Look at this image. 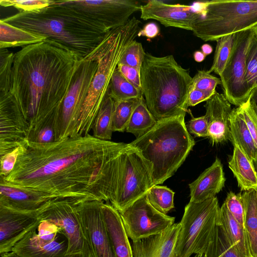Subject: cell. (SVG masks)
Listing matches in <instances>:
<instances>
[{
  "mask_svg": "<svg viewBox=\"0 0 257 257\" xmlns=\"http://www.w3.org/2000/svg\"><path fill=\"white\" fill-rule=\"evenodd\" d=\"M103 201L90 200L83 202L80 215L92 257H115L104 222Z\"/></svg>",
  "mask_w": 257,
  "mask_h": 257,
  "instance_id": "e0dca14e",
  "label": "cell"
},
{
  "mask_svg": "<svg viewBox=\"0 0 257 257\" xmlns=\"http://www.w3.org/2000/svg\"><path fill=\"white\" fill-rule=\"evenodd\" d=\"M185 116L157 120L149 132L129 143L152 164L154 186L171 177L195 144L187 128Z\"/></svg>",
  "mask_w": 257,
  "mask_h": 257,
  "instance_id": "5b68a950",
  "label": "cell"
},
{
  "mask_svg": "<svg viewBox=\"0 0 257 257\" xmlns=\"http://www.w3.org/2000/svg\"><path fill=\"white\" fill-rule=\"evenodd\" d=\"M37 229L26 234L11 251L20 257H64L68 240L58 228L50 222L42 221L38 233Z\"/></svg>",
  "mask_w": 257,
  "mask_h": 257,
  "instance_id": "9a60e30c",
  "label": "cell"
},
{
  "mask_svg": "<svg viewBox=\"0 0 257 257\" xmlns=\"http://www.w3.org/2000/svg\"><path fill=\"white\" fill-rule=\"evenodd\" d=\"M157 122V120L147 107L143 97L139 100L134 108L125 131L137 138L149 132Z\"/></svg>",
  "mask_w": 257,
  "mask_h": 257,
  "instance_id": "f1b7e54d",
  "label": "cell"
},
{
  "mask_svg": "<svg viewBox=\"0 0 257 257\" xmlns=\"http://www.w3.org/2000/svg\"><path fill=\"white\" fill-rule=\"evenodd\" d=\"M215 92L205 91L196 89H191L187 100L188 107L189 106H194L202 102L206 101Z\"/></svg>",
  "mask_w": 257,
  "mask_h": 257,
  "instance_id": "bcb514c9",
  "label": "cell"
},
{
  "mask_svg": "<svg viewBox=\"0 0 257 257\" xmlns=\"http://www.w3.org/2000/svg\"><path fill=\"white\" fill-rule=\"evenodd\" d=\"M140 73L146 104L157 120L186 114L192 77L172 55L146 53Z\"/></svg>",
  "mask_w": 257,
  "mask_h": 257,
  "instance_id": "277c9868",
  "label": "cell"
},
{
  "mask_svg": "<svg viewBox=\"0 0 257 257\" xmlns=\"http://www.w3.org/2000/svg\"><path fill=\"white\" fill-rule=\"evenodd\" d=\"M19 153V147L0 157V178L8 176L13 170Z\"/></svg>",
  "mask_w": 257,
  "mask_h": 257,
  "instance_id": "ee69618b",
  "label": "cell"
},
{
  "mask_svg": "<svg viewBox=\"0 0 257 257\" xmlns=\"http://www.w3.org/2000/svg\"><path fill=\"white\" fill-rule=\"evenodd\" d=\"M252 29L254 35L257 38V26L253 28Z\"/></svg>",
  "mask_w": 257,
  "mask_h": 257,
  "instance_id": "11a10c76",
  "label": "cell"
},
{
  "mask_svg": "<svg viewBox=\"0 0 257 257\" xmlns=\"http://www.w3.org/2000/svg\"><path fill=\"white\" fill-rule=\"evenodd\" d=\"M2 20L55 41L83 58L97 47L109 32L83 13L58 1L37 11H20Z\"/></svg>",
  "mask_w": 257,
  "mask_h": 257,
  "instance_id": "3957f363",
  "label": "cell"
},
{
  "mask_svg": "<svg viewBox=\"0 0 257 257\" xmlns=\"http://www.w3.org/2000/svg\"><path fill=\"white\" fill-rule=\"evenodd\" d=\"M233 147L228 167L237 180L238 187L243 192L257 190V173L253 162L237 145Z\"/></svg>",
  "mask_w": 257,
  "mask_h": 257,
  "instance_id": "cb8c5ba5",
  "label": "cell"
},
{
  "mask_svg": "<svg viewBox=\"0 0 257 257\" xmlns=\"http://www.w3.org/2000/svg\"><path fill=\"white\" fill-rule=\"evenodd\" d=\"M253 163L256 172L257 173V159L253 161Z\"/></svg>",
  "mask_w": 257,
  "mask_h": 257,
  "instance_id": "9f6ffc18",
  "label": "cell"
},
{
  "mask_svg": "<svg viewBox=\"0 0 257 257\" xmlns=\"http://www.w3.org/2000/svg\"><path fill=\"white\" fill-rule=\"evenodd\" d=\"M102 210L115 257H133L132 246L119 212L110 203L104 202Z\"/></svg>",
  "mask_w": 257,
  "mask_h": 257,
  "instance_id": "603a6c76",
  "label": "cell"
},
{
  "mask_svg": "<svg viewBox=\"0 0 257 257\" xmlns=\"http://www.w3.org/2000/svg\"><path fill=\"white\" fill-rule=\"evenodd\" d=\"M218 84H221L220 78L211 75L208 71L198 70L192 77L191 89L215 92Z\"/></svg>",
  "mask_w": 257,
  "mask_h": 257,
  "instance_id": "f35d334b",
  "label": "cell"
},
{
  "mask_svg": "<svg viewBox=\"0 0 257 257\" xmlns=\"http://www.w3.org/2000/svg\"><path fill=\"white\" fill-rule=\"evenodd\" d=\"M207 257H240L218 222L205 252Z\"/></svg>",
  "mask_w": 257,
  "mask_h": 257,
  "instance_id": "d6a6232c",
  "label": "cell"
},
{
  "mask_svg": "<svg viewBox=\"0 0 257 257\" xmlns=\"http://www.w3.org/2000/svg\"><path fill=\"white\" fill-rule=\"evenodd\" d=\"M225 181L222 164L216 157L210 167L189 184L190 202H200L216 197L224 187Z\"/></svg>",
  "mask_w": 257,
  "mask_h": 257,
  "instance_id": "7402d4cb",
  "label": "cell"
},
{
  "mask_svg": "<svg viewBox=\"0 0 257 257\" xmlns=\"http://www.w3.org/2000/svg\"><path fill=\"white\" fill-rule=\"evenodd\" d=\"M50 0H1V6L14 7L20 11L33 12L46 8L54 3Z\"/></svg>",
  "mask_w": 257,
  "mask_h": 257,
  "instance_id": "60d3db41",
  "label": "cell"
},
{
  "mask_svg": "<svg viewBox=\"0 0 257 257\" xmlns=\"http://www.w3.org/2000/svg\"><path fill=\"white\" fill-rule=\"evenodd\" d=\"M218 222L240 257H253L245 230L234 218L224 203L220 207Z\"/></svg>",
  "mask_w": 257,
  "mask_h": 257,
  "instance_id": "d4e9b609",
  "label": "cell"
},
{
  "mask_svg": "<svg viewBox=\"0 0 257 257\" xmlns=\"http://www.w3.org/2000/svg\"><path fill=\"white\" fill-rule=\"evenodd\" d=\"M117 68L130 83L139 90H142L141 73L138 69L121 64H118Z\"/></svg>",
  "mask_w": 257,
  "mask_h": 257,
  "instance_id": "f6af8a7d",
  "label": "cell"
},
{
  "mask_svg": "<svg viewBox=\"0 0 257 257\" xmlns=\"http://www.w3.org/2000/svg\"><path fill=\"white\" fill-rule=\"evenodd\" d=\"M41 222L36 212L18 211L0 205V254L10 252L26 234Z\"/></svg>",
  "mask_w": 257,
  "mask_h": 257,
  "instance_id": "d6986e66",
  "label": "cell"
},
{
  "mask_svg": "<svg viewBox=\"0 0 257 257\" xmlns=\"http://www.w3.org/2000/svg\"><path fill=\"white\" fill-rule=\"evenodd\" d=\"M247 102L257 116V86L251 90Z\"/></svg>",
  "mask_w": 257,
  "mask_h": 257,
  "instance_id": "681fc988",
  "label": "cell"
},
{
  "mask_svg": "<svg viewBox=\"0 0 257 257\" xmlns=\"http://www.w3.org/2000/svg\"><path fill=\"white\" fill-rule=\"evenodd\" d=\"M253 36L252 29L237 33L235 46L219 76L225 97L237 107L247 101L251 92L245 79V59Z\"/></svg>",
  "mask_w": 257,
  "mask_h": 257,
  "instance_id": "7c38bea8",
  "label": "cell"
},
{
  "mask_svg": "<svg viewBox=\"0 0 257 257\" xmlns=\"http://www.w3.org/2000/svg\"><path fill=\"white\" fill-rule=\"evenodd\" d=\"M204 115L208 124V136L212 145L230 140L229 118L231 104L223 93L216 92L204 105Z\"/></svg>",
  "mask_w": 257,
  "mask_h": 257,
  "instance_id": "ffe728a7",
  "label": "cell"
},
{
  "mask_svg": "<svg viewBox=\"0 0 257 257\" xmlns=\"http://www.w3.org/2000/svg\"><path fill=\"white\" fill-rule=\"evenodd\" d=\"M97 67L94 59L87 56L82 60L63 101L54 141L75 137L77 124Z\"/></svg>",
  "mask_w": 257,
  "mask_h": 257,
  "instance_id": "8fae6325",
  "label": "cell"
},
{
  "mask_svg": "<svg viewBox=\"0 0 257 257\" xmlns=\"http://www.w3.org/2000/svg\"><path fill=\"white\" fill-rule=\"evenodd\" d=\"M140 24V20L132 17L124 25L110 31L87 55L96 61L97 67L77 124L75 137L87 135L92 129L112 76L126 48L138 36Z\"/></svg>",
  "mask_w": 257,
  "mask_h": 257,
  "instance_id": "8992f818",
  "label": "cell"
},
{
  "mask_svg": "<svg viewBox=\"0 0 257 257\" xmlns=\"http://www.w3.org/2000/svg\"><path fill=\"white\" fill-rule=\"evenodd\" d=\"M140 99L114 101L112 119L113 132L125 131L134 109Z\"/></svg>",
  "mask_w": 257,
  "mask_h": 257,
  "instance_id": "e575fe53",
  "label": "cell"
},
{
  "mask_svg": "<svg viewBox=\"0 0 257 257\" xmlns=\"http://www.w3.org/2000/svg\"><path fill=\"white\" fill-rule=\"evenodd\" d=\"M201 50L206 56L210 54L213 51L212 46L208 44H203L201 47Z\"/></svg>",
  "mask_w": 257,
  "mask_h": 257,
  "instance_id": "816d5d0a",
  "label": "cell"
},
{
  "mask_svg": "<svg viewBox=\"0 0 257 257\" xmlns=\"http://www.w3.org/2000/svg\"><path fill=\"white\" fill-rule=\"evenodd\" d=\"M114 100L108 92L96 116L92 130V136L98 139L110 141L112 137V119Z\"/></svg>",
  "mask_w": 257,
  "mask_h": 257,
  "instance_id": "f546056e",
  "label": "cell"
},
{
  "mask_svg": "<svg viewBox=\"0 0 257 257\" xmlns=\"http://www.w3.org/2000/svg\"><path fill=\"white\" fill-rule=\"evenodd\" d=\"M230 141L237 145L251 161L257 159V148L240 107L232 109L230 118Z\"/></svg>",
  "mask_w": 257,
  "mask_h": 257,
  "instance_id": "484cf974",
  "label": "cell"
},
{
  "mask_svg": "<svg viewBox=\"0 0 257 257\" xmlns=\"http://www.w3.org/2000/svg\"><path fill=\"white\" fill-rule=\"evenodd\" d=\"M194 257H207L205 253L196 254Z\"/></svg>",
  "mask_w": 257,
  "mask_h": 257,
  "instance_id": "db71d44e",
  "label": "cell"
},
{
  "mask_svg": "<svg viewBox=\"0 0 257 257\" xmlns=\"http://www.w3.org/2000/svg\"><path fill=\"white\" fill-rule=\"evenodd\" d=\"M80 199L52 201L37 212L42 221L57 226L66 237L68 245L64 257H92L80 215Z\"/></svg>",
  "mask_w": 257,
  "mask_h": 257,
  "instance_id": "30bf717a",
  "label": "cell"
},
{
  "mask_svg": "<svg viewBox=\"0 0 257 257\" xmlns=\"http://www.w3.org/2000/svg\"><path fill=\"white\" fill-rule=\"evenodd\" d=\"M47 38L23 30L0 20V49L26 47L44 41Z\"/></svg>",
  "mask_w": 257,
  "mask_h": 257,
  "instance_id": "4316f807",
  "label": "cell"
},
{
  "mask_svg": "<svg viewBox=\"0 0 257 257\" xmlns=\"http://www.w3.org/2000/svg\"><path fill=\"white\" fill-rule=\"evenodd\" d=\"M160 33V29L158 25L154 22L146 24L138 34V36L145 37L149 39L156 37Z\"/></svg>",
  "mask_w": 257,
  "mask_h": 257,
  "instance_id": "7dc6e473",
  "label": "cell"
},
{
  "mask_svg": "<svg viewBox=\"0 0 257 257\" xmlns=\"http://www.w3.org/2000/svg\"><path fill=\"white\" fill-rule=\"evenodd\" d=\"M83 58L52 40L14 54L10 92L29 123L27 140L43 128L55 132L64 99Z\"/></svg>",
  "mask_w": 257,
  "mask_h": 257,
  "instance_id": "7a4b0ae2",
  "label": "cell"
},
{
  "mask_svg": "<svg viewBox=\"0 0 257 257\" xmlns=\"http://www.w3.org/2000/svg\"><path fill=\"white\" fill-rule=\"evenodd\" d=\"M245 79L251 91L257 86V38L254 34L246 56Z\"/></svg>",
  "mask_w": 257,
  "mask_h": 257,
  "instance_id": "d590c367",
  "label": "cell"
},
{
  "mask_svg": "<svg viewBox=\"0 0 257 257\" xmlns=\"http://www.w3.org/2000/svg\"><path fill=\"white\" fill-rule=\"evenodd\" d=\"M201 14L191 25L204 41L253 29L257 26V1L212 0L200 2Z\"/></svg>",
  "mask_w": 257,
  "mask_h": 257,
  "instance_id": "52a82bcc",
  "label": "cell"
},
{
  "mask_svg": "<svg viewBox=\"0 0 257 257\" xmlns=\"http://www.w3.org/2000/svg\"><path fill=\"white\" fill-rule=\"evenodd\" d=\"M128 237L133 241L159 234L174 224L175 218L153 207L146 195L118 211Z\"/></svg>",
  "mask_w": 257,
  "mask_h": 257,
  "instance_id": "4fadbf2b",
  "label": "cell"
},
{
  "mask_svg": "<svg viewBox=\"0 0 257 257\" xmlns=\"http://www.w3.org/2000/svg\"><path fill=\"white\" fill-rule=\"evenodd\" d=\"M0 254L1 257H20L16 253L13 251L5 252Z\"/></svg>",
  "mask_w": 257,
  "mask_h": 257,
  "instance_id": "f5cc1de1",
  "label": "cell"
},
{
  "mask_svg": "<svg viewBox=\"0 0 257 257\" xmlns=\"http://www.w3.org/2000/svg\"><path fill=\"white\" fill-rule=\"evenodd\" d=\"M108 93L114 101L144 97L142 90L127 81L117 68L112 76Z\"/></svg>",
  "mask_w": 257,
  "mask_h": 257,
  "instance_id": "4dcf8cb0",
  "label": "cell"
},
{
  "mask_svg": "<svg viewBox=\"0 0 257 257\" xmlns=\"http://www.w3.org/2000/svg\"><path fill=\"white\" fill-rule=\"evenodd\" d=\"M244 119L257 148V116L247 102L240 106Z\"/></svg>",
  "mask_w": 257,
  "mask_h": 257,
  "instance_id": "7bdbcfd3",
  "label": "cell"
},
{
  "mask_svg": "<svg viewBox=\"0 0 257 257\" xmlns=\"http://www.w3.org/2000/svg\"><path fill=\"white\" fill-rule=\"evenodd\" d=\"M180 227L174 223L159 234L133 241V257H178L175 244Z\"/></svg>",
  "mask_w": 257,
  "mask_h": 257,
  "instance_id": "44dd1931",
  "label": "cell"
},
{
  "mask_svg": "<svg viewBox=\"0 0 257 257\" xmlns=\"http://www.w3.org/2000/svg\"><path fill=\"white\" fill-rule=\"evenodd\" d=\"M141 18L155 20L165 27L191 31L192 23L201 15L200 2L193 6L170 4L158 0H150L141 5Z\"/></svg>",
  "mask_w": 257,
  "mask_h": 257,
  "instance_id": "ac0fdd59",
  "label": "cell"
},
{
  "mask_svg": "<svg viewBox=\"0 0 257 257\" xmlns=\"http://www.w3.org/2000/svg\"><path fill=\"white\" fill-rule=\"evenodd\" d=\"M55 141V132L50 128L42 129L37 134L34 141L40 143H48Z\"/></svg>",
  "mask_w": 257,
  "mask_h": 257,
  "instance_id": "c3c4849f",
  "label": "cell"
},
{
  "mask_svg": "<svg viewBox=\"0 0 257 257\" xmlns=\"http://www.w3.org/2000/svg\"><path fill=\"white\" fill-rule=\"evenodd\" d=\"M153 186L152 164L128 144L120 155L116 190L110 204L121 211L146 195Z\"/></svg>",
  "mask_w": 257,
  "mask_h": 257,
  "instance_id": "9c48e42d",
  "label": "cell"
},
{
  "mask_svg": "<svg viewBox=\"0 0 257 257\" xmlns=\"http://www.w3.org/2000/svg\"><path fill=\"white\" fill-rule=\"evenodd\" d=\"M146 54L142 43L135 40L127 46L118 64L127 65L141 71Z\"/></svg>",
  "mask_w": 257,
  "mask_h": 257,
  "instance_id": "8d00e7d4",
  "label": "cell"
},
{
  "mask_svg": "<svg viewBox=\"0 0 257 257\" xmlns=\"http://www.w3.org/2000/svg\"><path fill=\"white\" fill-rule=\"evenodd\" d=\"M244 206V229L253 257H257V190L242 193Z\"/></svg>",
  "mask_w": 257,
  "mask_h": 257,
  "instance_id": "83f0119b",
  "label": "cell"
},
{
  "mask_svg": "<svg viewBox=\"0 0 257 257\" xmlns=\"http://www.w3.org/2000/svg\"><path fill=\"white\" fill-rule=\"evenodd\" d=\"M227 209L241 226L244 229V206L242 193L235 194L230 191L224 202Z\"/></svg>",
  "mask_w": 257,
  "mask_h": 257,
  "instance_id": "ab89813d",
  "label": "cell"
},
{
  "mask_svg": "<svg viewBox=\"0 0 257 257\" xmlns=\"http://www.w3.org/2000/svg\"><path fill=\"white\" fill-rule=\"evenodd\" d=\"M0 156L27 140L29 123L10 92H0Z\"/></svg>",
  "mask_w": 257,
  "mask_h": 257,
  "instance_id": "2e32d148",
  "label": "cell"
},
{
  "mask_svg": "<svg viewBox=\"0 0 257 257\" xmlns=\"http://www.w3.org/2000/svg\"><path fill=\"white\" fill-rule=\"evenodd\" d=\"M186 126L189 133L196 137L208 136V124L205 115L198 117L192 116Z\"/></svg>",
  "mask_w": 257,
  "mask_h": 257,
  "instance_id": "b9f144b4",
  "label": "cell"
},
{
  "mask_svg": "<svg viewBox=\"0 0 257 257\" xmlns=\"http://www.w3.org/2000/svg\"><path fill=\"white\" fill-rule=\"evenodd\" d=\"M237 33L222 37L216 40V46L212 66L208 71L220 76L222 73L235 46Z\"/></svg>",
  "mask_w": 257,
  "mask_h": 257,
  "instance_id": "1f68e13d",
  "label": "cell"
},
{
  "mask_svg": "<svg viewBox=\"0 0 257 257\" xmlns=\"http://www.w3.org/2000/svg\"><path fill=\"white\" fill-rule=\"evenodd\" d=\"M175 193L164 186H153L146 194L148 201L151 205L161 213H167L174 207Z\"/></svg>",
  "mask_w": 257,
  "mask_h": 257,
  "instance_id": "836d02e7",
  "label": "cell"
},
{
  "mask_svg": "<svg viewBox=\"0 0 257 257\" xmlns=\"http://www.w3.org/2000/svg\"><path fill=\"white\" fill-rule=\"evenodd\" d=\"M206 56L204 54L199 50L195 51L193 53V58L197 62H201L204 60Z\"/></svg>",
  "mask_w": 257,
  "mask_h": 257,
  "instance_id": "f907efd6",
  "label": "cell"
},
{
  "mask_svg": "<svg viewBox=\"0 0 257 257\" xmlns=\"http://www.w3.org/2000/svg\"><path fill=\"white\" fill-rule=\"evenodd\" d=\"M220 207L216 197L200 202L189 201L179 222L175 244L178 257L205 253L215 230Z\"/></svg>",
  "mask_w": 257,
  "mask_h": 257,
  "instance_id": "ba28073f",
  "label": "cell"
},
{
  "mask_svg": "<svg viewBox=\"0 0 257 257\" xmlns=\"http://www.w3.org/2000/svg\"><path fill=\"white\" fill-rule=\"evenodd\" d=\"M128 144L103 141L89 134L48 143L26 140L15 167L0 184L51 202L61 199H114L119 157Z\"/></svg>",
  "mask_w": 257,
  "mask_h": 257,
  "instance_id": "6da1fadb",
  "label": "cell"
},
{
  "mask_svg": "<svg viewBox=\"0 0 257 257\" xmlns=\"http://www.w3.org/2000/svg\"><path fill=\"white\" fill-rule=\"evenodd\" d=\"M58 2L83 13L111 31L124 25L135 12L140 11V2L132 0H75Z\"/></svg>",
  "mask_w": 257,
  "mask_h": 257,
  "instance_id": "5bb4252c",
  "label": "cell"
},
{
  "mask_svg": "<svg viewBox=\"0 0 257 257\" xmlns=\"http://www.w3.org/2000/svg\"><path fill=\"white\" fill-rule=\"evenodd\" d=\"M14 54L0 49V92H10Z\"/></svg>",
  "mask_w": 257,
  "mask_h": 257,
  "instance_id": "74e56055",
  "label": "cell"
}]
</instances>
